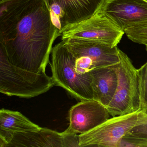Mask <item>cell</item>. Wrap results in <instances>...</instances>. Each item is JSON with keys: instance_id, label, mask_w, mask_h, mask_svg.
I'll use <instances>...</instances> for the list:
<instances>
[{"instance_id": "277c9868", "label": "cell", "mask_w": 147, "mask_h": 147, "mask_svg": "<svg viewBox=\"0 0 147 147\" xmlns=\"http://www.w3.org/2000/svg\"><path fill=\"white\" fill-rule=\"evenodd\" d=\"M119 62L116 66L117 86L107 107L112 117L129 114L142 109L138 69L128 56L119 49Z\"/></svg>"}, {"instance_id": "8992f818", "label": "cell", "mask_w": 147, "mask_h": 147, "mask_svg": "<svg viewBox=\"0 0 147 147\" xmlns=\"http://www.w3.org/2000/svg\"><path fill=\"white\" fill-rule=\"evenodd\" d=\"M76 58V69L82 74L95 69L117 65L119 49L97 41L83 38L62 40Z\"/></svg>"}, {"instance_id": "2e32d148", "label": "cell", "mask_w": 147, "mask_h": 147, "mask_svg": "<svg viewBox=\"0 0 147 147\" xmlns=\"http://www.w3.org/2000/svg\"><path fill=\"white\" fill-rule=\"evenodd\" d=\"M117 147H147V138L128 133L119 141Z\"/></svg>"}, {"instance_id": "6da1fadb", "label": "cell", "mask_w": 147, "mask_h": 147, "mask_svg": "<svg viewBox=\"0 0 147 147\" xmlns=\"http://www.w3.org/2000/svg\"><path fill=\"white\" fill-rule=\"evenodd\" d=\"M0 5V49L13 65L45 73L53 43L60 36L46 0H10Z\"/></svg>"}, {"instance_id": "30bf717a", "label": "cell", "mask_w": 147, "mask_h": 147, "mask_svg": "<svg viewBox=\"0 0 147 147\" xmlns=\"http://www.w3.org/2000/svg\"><path fill=\"white\" fill-rule=\"evenodd\" d=\"M117 65L95 69L90 71L92 79L94 99L106 107L112 100L117 90Z\"/></svg>"}, {"instance_id": "ba28073f", "label": "cell", "mask_w": 147, "mask_h": 147, "mask_svg": "<svg viewBox=\"0 0 147 147\" xmlns=\"http://www.w3.org/2000/svg\"><path fill=\"white\" fill-rule=\"evenodd\" d=\"M98 11L124 32L134 24L147 22L144 0H104Z\"/></svg>"}, {"instance_id": "7c38bea8", "label": "cell", "mask_w": 147, "mask_h": 147, "mask_svg": "<svg viewBox=\"0 0 147 147\" xmlns=\"http://www.w3.org/2000/svg\"><path fill=\"white\" fill-rule=\"evenodd\" d=\"M63 147L62 132L46 128L15 133L6 147Z\"/></svg>"}, {"instance_id": "9c48e42d", "label": "cell", "mask_w": 147, "mask_h": 147, "mask_svg": "<svg viewBox=\"0 0 147 147\" xmlns=\"http://www.w3.org/2000/svg\"><path fill=\"white\" fill-rule=\"evenodd\" d=\"M106 107L95 100H81L69 111V124L66 133L84 134L110 118Z\"/></svg>"}, {"instance_id": "5b68a950", "label": "cell", "mask_w": 147, "mask_h": 147, "mask_svg": "<svg viewBox=\"0 0 147 147\" xmlns=\"http://www.w3.org/2000/svg\"><path fill=\"white\" fill-rule=\"evenodd\" d=\"M147 124V111L115 116L87 133L79 135L80 147H117L119 141L134 127Z\"/></svg>"}, {"instance_id": "d6986e66", "label": "cell", "mask_w": 147, "mask_h": 147, "mask_svg": "<svg viewBox=\"0 0 147 147\" xmlns=\"http://www.w3.org/2000/svg\"><path fill=\"white\" fill-rule=\"evenodd\" d=\"M10 1V0H0V2H3V1Z\"/></svg>"}, {"instance_id": "7a4b0ae2", "label": "cell", "mask_w": 147, "mask_h": 147, "mask_svg": "<svg viewBox=\"0 0 147 147\" xmlns=\"http://www.w3.org/2000/svg\"><path fill=\"white\" fill-rule=\"evenodd\" d=\"M55 86L52 76L46 73L30 72L13 65L0 49V92L8 96L31 98Z\"/></svg>"}, {"instance_id": "4fadbf2b", "label": "cell", "mask_w": 147, "mask_h": 147, "mask_svg": "<svg viewBox=\"0 0 147 147\" xmlns=\"http://www.w3.org/2000/svg\"><path fill=\"white\" fill-rule=\"evenodd\" d=\"M64 13L65 26L91 18L97 11L104 0H52Z\"/></svg>"}, {"instance_id": "8fae6325", "label": "cell", "mask_w": 147, "mask_h": 147, "mask_svg": "<svg viewBox=\"0 0 147 147\" xmlns=\"http://www.w3.org/2000/svg\"><path fill=\"white\" fill-rule=\"evenodd\" d=\"M41 128L19 112L1 109L0 111V147H6L15 133L34 131Z\"/></svg>"}, {"instance_id": "e0dca14e", "label": "cell", "mask_w": 147, "mask_h": 147, "mask_svg": "<svg viewBox=\"0 0 147 147\" xmlns=\"http://www.w3.org/2000/svg\"><path fill=\"white\" fill-rule=\"evenodd\" d=\"M63 135V147H80L79 135L74 133L62 132Z\"/></svg>"}, {"instance_id": "5bb4252c", "label": "cell", "mask_w": 147, "mask_h": 147, "mask_svg": "<svg viewBox=\"0 0 147 147\" xmlns=\"http://www.w3.org/2000/svg\"><path fill=\"white\" fill-rule=\"evenodd\" d=\"M142 109H147V61L138 69Z\"/></svg>"}, {"instance_id": "9a60e30c", "label": "cell", "mask_w": 147, "mask_h": 147, "mask_svg": "<svg viewBox=\"0 0 147 147\" xmlns=\"http://www.w3.org/2000/svg\"><path fill=\"white\" fill-rule=\"evenodd\" d=\"M129 38L134 42L147 45V22L136 24L131 27Z\"/></svg>"}, {"instance_id": "44dd1931", "label": "cell", "mask_w": 147, "mask_h": 147, "mask_svg": "<svg viewBox=\"0 0 147 147\" xmlns=\"http://www.w3.org/2000/svg\"><path fill=\"white\" fill-rule=\"evenodd\" d=\"M144 1H145V2H147V0H144Z\"/></svg>"}, {"instance_id": "ffe728a7", "label": "cell", "mask_w": 147, "mask_h": 147, "mask_svg": "<svg viewBox=\"0 0 147 147\" xmlns=\"http://www.w3.org/2000/svg\"><path fill=\"white\" fill-rule=\"evenodd\" d=\"M145 46H146V50L147 51V45H145Z\"/></svg>"}, {"instance_id": "ac0fdd59", "label": "cell", "mask_w": 147, "mask_h": 147, "mask_svg": "<svg viewBox=\"0 0 147 147\" xmlns=\"http://www.w3.org/2000/svg\"><path fill=\"white\" fill-rule=\"evenodd\" d=\"M145 110L147 111V109ZM129 133L139 137L147 138V124L134 127Z\"/></svg>"}, {"instance_id": "52a82bcc", "label": "cell", "mask_w": 147, "mask_h": 147, "mask_svg": "<svg viewBox=\"0 0 147 147\" xmlns=\"http://www.w3.org/2000/svg\"><path fill=\"white\" fill-rule=\"evenodd\" d=\"M60 34L61 41L69 38H83L115 47L125 32L98 10L86 20L66 26Z\"/></svg>"}, {"instance_id": "3957f363", "label": "cell", "mask_w": 147, "mask_h": 147, "mask_svg": "<svg viewBox=\"0 0 147 147\" xmlns=\"http://www.w3.org/2000/svg\"><path fill=\"white\" fill-rule=\"evenodd\" d=\"M51 53L50 64L56 86L80 100L94 99L91 72L82 74L76 72L75 57L63 41L53 47Z\"/></svg>"}]
</instances>
